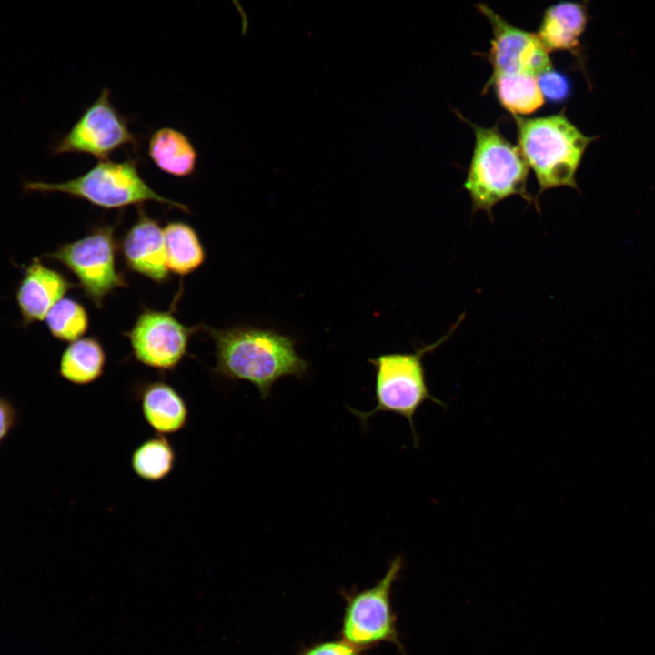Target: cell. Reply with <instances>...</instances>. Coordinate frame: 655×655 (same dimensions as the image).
Listing matches in <instances>:
<instances>
[{
	"mask_svg": "<svg viewBox=\"0 0 655 655\" xmlns=\"http://www.w3.org/2000/svg\"><path fill=\"white\" fill-rule=\"evenodd\" d=\"M589 21L586 5L562 1L544 13L537 36L548 51H569L582 65L580 38Z\"/></svg>",
	"mask_w": 655,
	"mask_h": 655,
	"instance_id": "13",
	"label": "cell"
},
{
	"mask_svg": "<svg viewBox=\"0 0 655 655\" xmlns=\"http://www.w3.org/2000/svg\"><path fill=\"white\" fill-rule=\"evenodd\" d=\"M216 346L214 372L231 380H244L258 390L262 399L285 377L303 378L309 363L296 349L297 340L274 328L238 325L214 328L203 325Z\"/></svg>",
	"mask_w": 655,
	"mask_h": 655,
	"instance_id": "1",
	"label": "cell"
},
{
	"mask_svg": "<svg viewBox=\"0 0 655 655\" xmlns=\"http://www.w3.org/2000/svg\"><path fill=\"white\" fill-rule=\"evenodd\" d=\"M137 218L118 242L126 267L156 284L169 279L163 227L139 209Z\"/></svg>",
	"mask_w": 655,
	"mask_h": 655,
	"instance_id": "11",
	"label": "cell"
},
{
	"mask_svg": "<svg viewBox=\"0 0 655 655\" xmlns=\"http://www.w3.org/2000/svg\"><path fill=\"white\" fill-rule=\"evenodd\" d=\"M141 411L146 422L160 435H172L183 430L189 411L179 392L162 380L150 382L139 391Z\"/></svg>",
	"mask_w": 655,
	"mask_h": 655,
	"instance_id": "14",
	"label": "cell"
},
{
	"mask_svg": "<svg viewBox=\"0 0 655 655\" xmlns=\"http://www.w3.org/2000/svg\"><path fill=\"white\" fill-rule=\"evenodd\" d=\"M15 290V302L23 328L45 320L52 307L76 287L62 272L34 257L22 266Z\"/></svg>",
	"mask_w": 655,
	"mask_h": 655,
	"instance_id": "12",
	"label": "cell"
},
{
	"mask_svg": "<svg viewBox=\"0 0 655 655\" xmlns=\"http://www.w3.org/2000/svg\"><path fill=\"white\" fill-rule=\"evenodd\" d=\"M17 420V411L14 405L0 396V443L6 438Z\"/></svg>",
	"mask_w": 655,
	"mask_h": 655,
	"instance_id": "23",
	"label": "cell"
},
{
	"mask_svg": "<svg viewBox=\"0 0 655 655\" xmlns=\"http://www.w3.org/2000/svg\"><path fill=\"white\" fill-rule=\"evenodd\" d=\"M202 328L203 325H184L171 311L144 307L124 335L128 338L138 362L160 370H172L186 356L190 338Z\"/></svg>",
	"mask_w": 655,
	"mask_h": 655,
	"instance_id": "9",
	"label": "cell"
},
{
	"mask_svg": "<svg viewBox=\"0 0 655 655\" xmlns=\"http://www.w3.org/2000/svg\"><path fill=\"white\" fill-rule=\"evenodd\" d=\"M458 322L441 338L429 345H424L413 352H392L368 358L374 368V398L376 405L369 411L348 410L363 426L377 413L389 412L405 418L409 423L414 443L418 437L414 425V417L419 408L428 401L444 407V403L434 397L426 380L423 358L443 344L453 334Z\"/></svg>",
	"mask_w": 655,
	"mask_h": 655,
	"instance_id": "4",
	"label": "cell"
},
{
	"mask_svg": "<svg viewBox=\"0 0 655 655\" xmlns=\"http://www.w3.org/2000/svg\"><path fill=\"white\" fill-rule=\"evenodd\" d=\"M177 453L171 441L164 435L151 437L141 442L131 454L134 474L146 482L166 479L175 469Z\"/></svg>",
	"mask_w": 655,
	"mask_h": 655,
	"instance_id": "19",
	"label": "cell"
},
{
	"mask_svg": "<svg viewBox=\"0 0 655 655\" xmlns=\"http://www.w3.org/2000/svg\"><path fill=\"white\" fill-rule=\"evenodd\" d=\"M296 655H362V650L340 638L314 642L302 648Z\"/></svg>",
	"mask_w": 655,
	"mask_h": 655,
	"instance_id": "22",
	"label": "cell"
},
{
	"mask_svg": "<svg viewBox=\"0 0 655 655\" xmlns=\"http://www.w3.org/2000/svg\"><path fill=\"white\" fill-rule=\"evenodd\" d=\"M492 86L500 105L513 116L529 115L544 104L537 76L526 73L499 76L488 82L484 91Z\"/></svg>",
	"mask_w": 655,
	"mask_h": 655,
	"instance_id": "18",
	"label": "cell"
},
{
	"mask_svg": "<svg viewBox=\"0 0 655 655\" xmlns=\"http://www.w3.org/2000/svg\"><path fill=\"white\" fill-rule=\"evenodd\" d=\"M23 187L30 193L65 194L105 209H119L154 201L189 213L185 204L155 191L141 176L137 163L132 158L117 162L100 160L77 177L58 183L27 181Z\"/></svg>",
	"mask_w": 655,
	"mask_h": 655,
	"instance_id": "5",
	"label": "cell"
},
{
	"mask_svg": "<svg viewBox=\"0 0 655 655\" xmlns=\"http://www.w3.org/2000/svg\"><path fill=\"white\" fill-rule=\"evenodd\" d=\"M539 86L550 102H562L570 93V83L567 76L556 70H549L537 76Z\"/></svg>",
	"mask_w": 655,
	"mask_h": 655,
	"instance_id": "21",
	"label": "cell"
},
{
	"mask_svg": "<svg viewBox=\"0 0 655 655\" xmlns=\"http://www.w3.org/2000/svg\"><path fill=\"white\" fill-rule=\"evenodd\" d=\"M106 360L105 349L96 338H81L71 342L63 351L59 374L76 385L90 384L103 375Z\"/></svg>",
	"mask_w": 655,
	"mask_h": 655,
	"instance_id": "17",
	"label": "cell"
},
{
	"mask_svg": "<svg viewBox=\"0 0 655 655\" xmlns=\"http://www.w3.org/2000/svg\"><path fill=\"white\" fill-rule=\"evenodd\" d=\"M469 124L475 135L471 162L464 187L469 193L473 211H485L490 219L492 208L499 201L519 195L533 202L527 191L529 166L519 147L508 141L498 128L479 126L458 113Z\"/></svg>",
	"mask_w": 655,
	"mask_h": 655,
	"instance_id": "3",
	"label": "cell"
},
{
	"mask_svg": "<svg viewBox=\"0 0 655 655\" xmlns=\"http://www.w3.org/2000/svg\"><path fill=\"white\" fill-rule=\"evenodd\" d=\"M147 152L158 169L176 177L191 176L197 166L195 146L183 132L173 127L156 130L149 137Z\"/></svg>",
	"mask_w": 655,
	"mask_h": 655,
	"instance_id": "15",
	"label": "cell"
},
{
	"mask_svg": "<svg viewBox=\"0 0 655 655\" xmlns=\"http://www.w3.org/2000/svg\"><path fill=\"white\" fill-rule=\"evenodd\" d=\"M403 568L402 557L397 556L383 577L371 587L340 591L345 606L339 638L362 651L391 643L404 654L391 601L393 586L399 580Z\"/></svg>",
	"mask_w": 655,
	"mask_h": 655,
	"instance_id": "6",
	"label": "cell"
},
{
	"mask_svg": "<svg viewBox=\"0 0 655 655\" xmlns=\"http://www.w3.org/2000/svg\"><path fill=\"white\" fill-rule=\"evenodd\" d=\"M116 225L93 227L84 237L59 245L42 257L56 261L72 272L84 295L97 307L104 306L106 297L127 282L116 267L118 243Z\"/></svg>",
	"mask_w": 655,
	"mask_h": 655,
	"instance_id": "7",
	"label": "cell"
},
{
	"mask_svg": "<svg viewBox=\"0 0 655 655\" xmlns=\"http://www.w3.org/2000/svg\"><path fill=\"white\" fill-rule=\"evenodd\" d=\"M136 136L115 107L110 91L104 88L70 130L53 146L54 154H86L106 160L126 146L136 145Z\"/></svg>",
	"mask_w": 655,
	"mask_h": 655,
	"instance_id": "8",
	"label": "cell"
},
{
	"mask_svg": "<svg viewBox=\"0 0 655 655\" xmlns=\"http://www.w3.org/2000/svg\"><path fill=\"white\" fill-rule=\"evenodd\" d=\"M519 149L545 190L569 186L579 190L576 173L588 146L597 136L584 135L565 115L523 118L513 116Z\"/></svg>",
	"mask_w": 655,
	"mask_h": 655,
	"instance_id": "2",
	"label": "cell"
},
{
	"mask_svg": "<svg viewBox=\"0 0 655 655\" xmlns=\"http://www.w3.org/2000/svg\"><path fill=\"white\" fill-rule=\"evenodd\" d=\"M50 334L62 342L81 338L88 330L89 316L86 307L70 297H63L48 311L45 318Z\"/></svg>",
	"mask_w": 655,
	"mask_h": 655,
	"instance_id": "20",
	"label": "cell"
},
{
	"mask_svg": "<svg viewBox=\"0 0 655 655\" xmlns=\"http://www.w3.org/2000/svg\"><path fill=\"white\" fill-rule=\"evenodd\" d=\"M477 7L489 21L493 33L488 55L492 74L488 82L517 73L539 76L552 69L549 51L537 35L512 25L487 5L479 4Z\"/></svg>",
	"mask_w": 655,
	"mask_h": 655,
	"instance_id": "10",
	"label": "cell"
},
{
	"mask_svg": "<svg viewBox=\"0 0 655 655\" xmlns=\"http://www.w3.org/2000/svg\"><path fill=\"white\" fill-rule=\"evenodd\" d=\"M163 231L169 272L186 276L205 263V247L191 225L184 221H170L163 227Z\"/></svg>",
	"mask_w": 655,
	"mask_h": 655,
	"instance_id": "16",
	"label": "cell"
}]
</instances>
